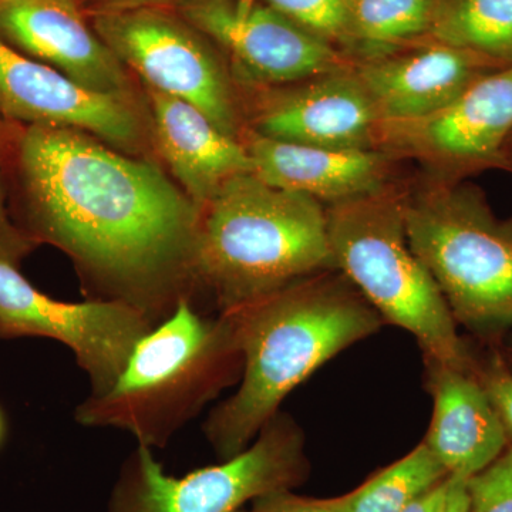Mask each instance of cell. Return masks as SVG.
<instances>
[{"mask_svg":"<svg viewBox=\"0 0 512 512\" xmlns=\"http://www.w3.org/2000/svg\"><path fill=\"white\" fill-rule=\"evenodd\" d=\"M2 2H3V0H0V3H2Z\"/></svg>","mask_w":512,"mask_h":512,"instance_id":"d6a6232c","label":"cell"},{"mask_svg":"<svg viewBox=\"0 0 512 512\" xmlns=\"http://www.w3.org/2000/svg\"><path fill=\"white\" fill-rule=\"evenodd\" d=\"M93 29L147 89L187 101L227 136L241 140L245 126L227 69L210 40L190 23L156 6H141L101 10Z\"/></svg>","mask_w":512,"mask_h":512,"instance_id":"ba28073f","label":"cell"},{"mask_svg":"<svg viewBox=\"0 0 512 512\" xmlns=\"http://www.w3.org/2000/svg\"><path fill=\"white\" fill-rule=\"evenodd\" d=\"M404 221L457 323L483 335L512 326V218L471 185L429 177L406 192Z\"/></svg>","mask_w":512,"mask_h":512,"instance_id":"8992f818","label":"cell"},{"mask_svg":"<svg viewBox=\"0 0 512 512\" xmlns=\"http://www.w3.org/2000/svg\"><path fill=\"white\" fill-rule=\"evenodd\" d=\"M468 512H512V444L491 466L467 480Z\"/></svg>","mask_w":512,"mask_h":512,"instance_id":"603a6c76","label":"cell"},{"mask_svg":"<svg viewBox=\"0 0 512 512\" xmlns=\"http://www.w3.org/2000/svg\"><path fill=\"white\" fill-rule=\"evenodd\" d=\"M448 473L423 443L345 494V512H402L446 480Z\"/></svg>","mask_w":512,"mask_h":512,"instance_id":"44dd1931","label":"cell"},{"mask_svg":"<svg viewBox=\"0 0 512 512\" xmlns=\"http://www.w3.org/2000/svg\"><path fill=\"white\" fill-rule=\"evenodd\" d=\"M433 416L424 444L448 476L471 478L494 463L510 437L476 372L427 363Z\"/></svg>","mask_w":512,"mask_h":512,"instance_id":"e0dca14e","label":"cell"},{"mask_svg":"<svg viewBox=\"0 0 512 512\" xmlns=\"http://www.w3.org/2000/svg\"><path fill=\"white\" fill-rule=\"evenodd\" d=\"M6 124L19 227L70 256L87 299L127 303L154 328L198 305L201 210L156 164L72 128Z\"/></svg>","mask_w":512,"mask_h":512,"instance_id":"6da1fadb","label":"cell"},{"mask_svg":"<svg viewBox=\"0 0 512 512\" xmlns=\"http://www.w3.org/2000/svg\"><path fill=\"white\" fill-rule=\"evenodd\" d=\"M180 16L220 47L247 87L285 86L355 64L262 2L241 13L235 0H180Z\"/></svg>","mask_w":512,"mask_h":512,"instance_id":"8fae6325","label":"cell"},{"mask_svg":"<svg viewBox=\"0 0 512 512\" xmlns=\"http://www.w3.org/2000/svg\"><path fill=\"white\" fill-rule=\"evenodd\" d=\"M248 130L259 136L328 148L379 150L382 119L355 64L302 82L251 87Z\"/></svg>","mask_w":512,"mask_h":512,"instance_id":"4fadbf2b","label":"cell"},{"mask_svg":"<svg viewBox=\"0 0 512 512\" xmlns=\"http://www.w3.org/2000/svg\"><path fill=\"white\" fill-rule=\"evenodd\" d=\"M0 39L87 89L134 97L124 64L90 29L76 0H3Z\"/></svg>","mask_w":512,"mask_h":512,"instance_id":"5bb4252c","label":"cell"},{"mask_svg":"<svg viewBox=\"0 0 512 512\" xmlns=\"http://www.w3.org/2000/svg\"><path fill=\"white\" fill-rule=\"evenodd\" d=\"M0 119L72 128L126 153L146 147L151 127L136 97L87 89L0 39Z\"/></svg>","mask_w":512,"mask_h":512,"instance_id":"7c38bea8","label":"cell"},{"mask_svg":"<svg viewBox=\"0 0 512 512\" xmlns=\"http://www.w3.org/2000/svg\"><path fill=\"white\" fill-rule=\"evenodd\" d=\"M404 197L392 183L326 207L333 262L383 320L412 333L427 363L474 372L443 293L410 247Z\"/></svg>","mask_w":512,"mask_h":512,"instance_id":"5b68a950","label":"cell"},{"mask_svg":"<svg viewBox=\"0 0 512 512\" xmlns=\"http://www.w3.org/2000/svg\"><path fill=\"white\" fill-rule=\"evenodd\" d=\"M259 2L275 9L305 32L342 50L350 57L352 36H350L349 10L346 0H259Z\"/></svg>","mask_w":512,"mask_h":512,"instance_id":"7402d4cb","label":"cell"},{"mask_svg":"<svg viewBox=\"0 0 512 512\" xmlns=\"http://www.w3.org/2000/svg\"><path fill=\"white\" fill-rule=\"evenodd\" d=\"M163 2V0H110L113 8H141V6H154L157 3Z\"/></svg>","mask_w":512,"mask_h":512,"instance_id":"f1b7e54d","label":"cell"},{"mask_svg":"<svg viewBox=\"0 0 512 512\" xmlns=\"http://www.w3.org/2000/svg\"><path fill=\"white\" fill-rule=\"evenodd\" d=\"M481 386L500 417L508 437L512 440V372L503 360L494 357L480 372H476Z\"/></svg>","mask_w":512,"mask_h":512,"instance_id":"484cf974","label":"cell"},{"mask_svg":"<svg viewBox=\"0 0 512 512\" xmlns=\"http://www.w3.org/2000/svg\"><path fill=\"white\" fill-rule=\"evenodd\" d=\"M308 476L302 430L278 412L237 456L183 477L168 476L151 448L137 446L120 468L106 512H237Z\"/></svg>","mask_w":512,"mask_h":512,"instance_id":"52a82bcc","label":"cell"},{"mask_svg":"<svg viewBox=\"0 0 512 512\" xmlns=\"http://www.w3.org/2000/svg\"><path fill=\"white\" fill-rule=\"evenodd\" d=\"M151 329L150 320L127 303L57 301L30 284L18 266L0 264V339L30 336L63 343L89 377L90 397L117 382Z\"/></svg>","mask_w":512,"mask_h":512,"instance_id":"9c48e42d","label":"cell"},{"mask_svg":"<svg viewBox=\"0 0 512 512\" xmlns=\"http://www.w3.org/2000/svg\"><path fill=\"white\" fill-rule=\"evenodd\" d=\"M242 355L224 315L188 299L138 342L117 382L76 409L80 426L130 433L164 448L242 375Z\"/></svg>","mask_w":512,"mask_h":512,"instance_id":"277c9868","label":"cell"},{"mask_svg":"<svg viewBox=\"0 0 512 512\" xmlns=\"http://www.w3.org/2000/svg\"><path fill=\"white\" fill-rule=\"evenodd\" d=\"M237 512H345V495L335 498L303 497L292 490L262 495L249 510Z\"/></svg>","mask_w":512,"mask_h":512,"instance_id":"d4e9b609","label":"cell"},{"mask_svg":"<svg viewBox=\"0 0 512 512\" xmlns=\"http://www.w3.org/2000/svg\"><path fill=\"white\" fill-rule=\"evenodd\" d=\"M3 133L0 131V264L18 266L37 247L28 235L10 217L6 207L5 188H3Z\"/></svg>","mask_w":512,"mask_h":512,"instance_id":"cb8c5ba5","label":"cell"},{"mask_svg":"<svg viewBox=\"0 0 512 512\" xmlns=\"http://www.w3.org/2000/svg\"><path fill=\"white\" fill-rule=\"evenodd\" d=\"M511 138L512 66H507L430 116L382 123L379 150L396 160L419 161L431 178L461 181L488 168L507 170Z\"/></svg>","mask_w":512,"mask_h":512,"instance_id":"30bf717a","label":"cell"},{"mask_svg":"<svg viewBox=\"0 0 512 512\" xmlns=\"http://www.w3.org/2000/svg\"><path fill=\"white\" fill-rule=\"evenodd\" d=\"M3 433H5V421H3L2 413H0V440H2Z\"/></svg>","mask_w":512,"mask_h":512,"instance_id":"1f68e13d","label":"cell"},{"mask_svg":"<svg viewBox=\"0 0 512 512\" xmlns=\"http://www.w3.org/2000/svg\"><path fill=\"white\" fill-rule=\"evenodd\" d=\"M258 2L259 0H235V3H237V9L241 13L248 12V10Z\"/></svg>","mask_w":512,"mask_h":512,"instance_id":"f546056e","label":"cell"},{"mask_svg":"<svg viewBox=\"0 0 512 512\" xmlns=\"http://www.w3.org/2000/svg\"><path fill=\"white\" fill-rule=\"evenodd\" d=\"M221 315L244 362L237 392L202 426L221 461L244 451L295 387L383 323L345 276L330 271Z\"/></svg>","mask_w":512,"mask_h":512,"instance_id":"7a4b0ae2","label":"cell"},{"mask_svg":"<svg viewBox=\"0 0 512 512\" xmlns=\"http://www.w3.org/2000/svg\"><path fill=\"white\" fill-rule=\"evenodd\" d=\"M353 62L429 42L443 0H346Z\"/></svg>","mask_w":512,"mask_h":512,"instance_id":"d6986e66","label":"cell"},{"mask_svg":"<svg viewBox=\"0 0 512 512\" xmlns=\"http://www.w3.org/2000/svg\"><path fill=\"white\" fill-rule=\"evenodd\" d=\"M503 64L458 47L424 42L355 62L382 123L430 116Z\"/></svg>","mask_w":512,"mask_h":512,"instance_id":"9a60e30c","label":"cell"},{"mask_svg":"<svg viewBox=\"0 0 512 512\" xmlns=\"http://www.w3.org/2000/svg\"><path fill=\"white\" fill-rule=\"evenodd\" d=\"M336 269L326 207L254 173L222 185L201 210L197 274L218 313Z\"/></svg>","mask_w":512,"mask_h":512,"instance_id":"3957f363","label":"cell"},{"mask_svg":"<svg viewBox=\"0 0 512 512\" xmlns=\"http://www.w3.org/2000/svg\"><path fill=\"white\" fill-rule=\"evenodd\" d=\"M147 94L158 151L200 210L228 180L254 173L242 141L227 136L197 107L153 89Z\"/></svg>","mask_w":512,"mask_h":512,"instance_id":"ac0fdd59","label":"cell"},{"mask_svg":"<svg viewBox=\"0 0 512 512\" xmlns=\"http://www.w3.org/2000/svg\"><path fill=\"white\" fill-rule=\"evenodd\" d=\"M429 40L512 66V0H443Z\"/></svg>","mask_w":512,"mask_h":512,"instance_id":"ffe728a7","label":"cell"},{"mask_svg":"<svg viewBox=\"0 0 512 512\" xmlns=\"http://www.w3.org/2000/svg\"><path fill=\"white\" fill-rule=\"evenodd\" d=\"M450 488L451 476H448L446 480L407 505L402 512H446Z\"/></svg>","mask_w":512,"mask_h":512,"instance_id":"4316f807","label":"cell"},{"mask_svg":"<svg viewBox=\"0 0 512 512\" xmlns=\"http://www.w3.org/2000/svg\"><path fill=\"white\" fill-rule=\"evenodd\" d=\"M468 491L466 478L451 476L450 497L446 512H468Z\"/></svg>","mask_w":512,"mask_h":512,"instance_id":"83f0119b","label":"cell"},{"mask_svg":"<svg viewBox=\"0 0 512 512\" xmlns=\"http://www.w3.org/2000/svg\"><path fill=\"white\" fill-rule=\"evenodd\" d=\"M254 174L274 187L333 205L375 194L392 184L396 158L383 150L286 143L245 128L241 137Z\"/></svg>","mask_w":512,"mask_h":512,"instance_id":"2e32d148","label":"cell"},{"mask_svg":"<svg viewBox=\"0 0 512 512\" xmlns=\"http://www.w3.org/2000/svg\"><path fill=\"white\" fill-rule=\"evenodd\" d=\"M507 170L512 171V138L507 148Z\"/></svg>","mask_w":512,"mask_h":512,"instance_id":"4dcf8cb0","label":"cell"}]
</instances>
